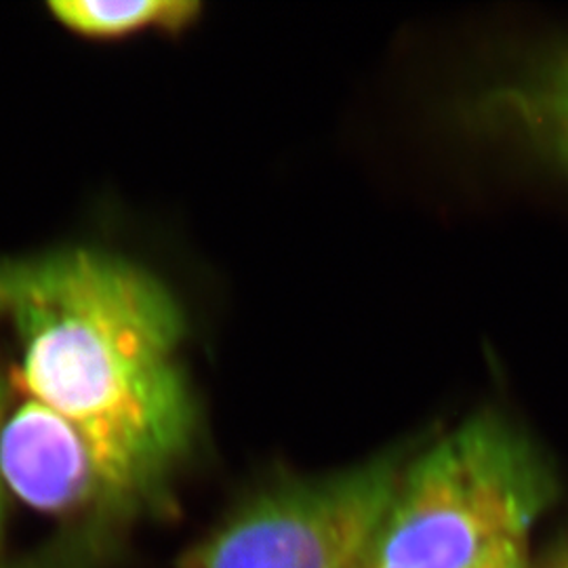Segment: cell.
Listing matches in <instances>:
<instances>
[{
    "mask_svg": "<svg viewBox=\"0 0 568 568\" xmlns=\"http://www.w3.org/2000/svg\"><path fill=\"white\" fill-rule=\"evenodd\" d=\"M0 480L21 501L49 514L122 509L81 429L55 410L21 398L0 422Z\"/></svg>",
    "mask_w": 568,
    "mask_h": 568,
    "instance_id": "cell-4",
    "label": "cell"
},
{
    "mask_svg": "<svg viewBox=\"0 0 568 568\" xmlns=\"http://www.w3.org/2000/svg\"><path fill=\"white\" fill-rule=\"evenodd\" d=\"M7 387L2 384V377H0V422H2V415H4V408H7ZM2 480H0V509H2ZM2 520V518H0Z\"/></svg>",
    "mask_w": 568,
    "mask_h": 568,
    "instance_id": "cell-9",
    "label": "cell"
},
{
    "mask_svg": "<svg viewBox=\"0 0 568 568\" xmlns=\"http://www.w3.org/2000/svg\"><path fill=\"white\" fill-rule=\"evenodd\" d=\"M469 568H528L527 541H514L490 551L487 558Z\"/></svg>",
    "mask_w": 568,
    "mask_h": 568,
    "instance_id": "cell-7",
    "label": "cell"
},
{
    "mask_svg": "<svg viewBox=\"0 0 568 568\" xmlns=\"http://www.w3.org/2000/svg\"><path fill=\"white\" fill-rule=\"evenodd\" d=\"M82 556L79 549L70 541L61 544L58 548H51L44 556L34 558L32 562H26L21 567L13 568H82Z\"/></svg>",
    "mask_w": 568,
    "mask_h": 568,
    "instance_id": "cell-8",
    "label": "cell"
},
{
    "mask_svg": "<svg viewBox=\"0 0 568 568\" xmlns=\"http://www.w3.org/2000/svg\"><path fill=\"white\" fill-rule=\"evenodd\" d=\"M560 568H568V558H567V562H565V565H562V567Z\"/></svg>",
    "mask_w": 568,
    "mask_h": 568,
    "instance_id": "cell-10",
    "label": "cell"
},
{
    "mask_svg": "<svg viewBox=\"0 0 568 568\" xmlns=\"http://www.w3.org/2000/svg\"><path fill=\"white\" fill-rule=\"evenodd\" d=\"M469 121L568 175V42L483 89Z\"/></svg>",
    "mask_w": 568,
    "mask_h": 568,
    "instance_id": "cell-5",
    "label": "cell"
},
{
    "mask_svg": "<svg viewBox=\"0 0 568 568\" xmlns=\"http://www.w3.org/2000/svg\"><path fill=\"white\" fill-rule=\"evenodd\" d=\"M185 321L152 272L100 248L0 260V377L93 448L124 514L154 504L192 453Z\"/></svg>",
    "mask_w": 568,
    "mask_h": 568,
    "instance_id": "cell-1",
    "label": "cell"
},
{
    "mask_svg": "<svg viewBox=\"0 0 568 568\" xmlns=\"http://www.w3.org/2000/svg\"><path fill=\"white\" fill-rule=\"evenodd\" d=\"M405 464L403 453H387L262 488L187 554L183 568H358Z\"/></svg>",
    "mask_w": 568,
    "mask_h": 568,
    "instance_id": "cell-3",
    "label": "cell"
},
{
    "mask_svg": "<svg viewBox=\"0 0 568 568\" xmlns=\"http://www.w3.org/2000/svg\"><path fill=\"white\" fill-rule=\"evenodd\" d=\"M53 20L84 39H122L140 32H180L201 13L192 0H58Z\"/></svg>",
    "mask_w": 568,
    "mask_h": 568,
    "instance_id": "cell-6",
    "label": "cell"
},
{
    "mask_svg": "<svg viewBox=\"0 0 568 568\" xmlns=\"http://www.w3.org/2000/svg\"><path fill=\"white\" fill-rule=\"evenodd\" d=\"M556 490L548 459L501 413L483 410L417 457L358 568H469L528 530Z\"/></svg>",
    "mask_w": 568,
    "mask_h": 568,
    "instance_id": "cell-2",
    "label": "cell"
}]
</instances>
